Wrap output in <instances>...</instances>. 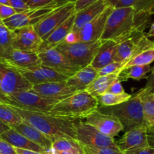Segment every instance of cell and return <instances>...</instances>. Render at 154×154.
Segmentation results:
<instances>
[{
    "instance_id": "obj_1",
    "label": "cell",
    "mask_w": 154,
    "mask_h": 154,
    "mask_svg": "<svg viewBox=\"0 0 154 154\" xmlns=\"http://www.w3.org/2000/svg\"><path fill=\"white\" fill-rule=\"evenodd\" d=\"M151 15L137 12L132 8H114L108 16L101 40H112L117 44L144 33Z\"/></svg>"
},
{
    "instance_id": "obj_2",
    "label": "cell",
    "mask_w": 154,
    "mask_h": 154,
    "mask_svg": "<svg viewBox=\"0 0 154 154\" xmlns=\"http://www.w3.org/2000/svg\"><path fill=\"white\" fill-rule=\"evenodd\" d=\"M11 106L23 120L45 134L51 142L59 138L67 137L76 139L77 123L75 120L55 117L47 113L27 111L12 105Z\"/></svg>"
},
{
    "instance_id": "obj_3",
    "label": "cell",
    "mask_w": 154,
    "mask_h": 154,
    "mask_svg": "<svg viewBox=\"0 0 154 154\" xmlns=\"http://www.w3.org/2000/svg\"><path fill=\"white\" fill-rule=\"evenodd\" d=\"M98 108L97 99L84 90L58 102L47 114L76 120L87 118L90 114L97 111Z\"/></svg>"
},
{
    "instance_id": "obj_4",
    "label": "cell",
    "mask_w": 154,
    "mask_h": 154,
    "mask_svg": "<svg viewBox=\"0 0 154 154\" xmlns=\"http://www.w3.org/2000/svg\"><path fill=\"white\" fill-rule=\"evenodd\" d=\"M98 110L115 116L121 123L125 132L140 126H147L144 120L142 102L139 91L132 95L130 99L123 103L112 107L102 106V110Z\"/></svg>"
},
{
    "instance_id": "obj_5",
    "label": "cell",
    "mask_w": 154,
    "mask_h": 154,
    "mask_svg": "<svg viewBox=\"0 0 154 154\" xmlns=\"http://www.w3.org/2000/svg\"><path fill=\"white\" fill-rule=\"evenodd\" d=\"M101 45L102 40L90 42H79L72 44L63 42L56 48L73 64L82 69L91 64Z\"/></svg>"
},
{
    "instance_id": "obj_6",
    "label": "cell",
    "mask_w": 154,
    "mask_h": 154,
    "mask_svg": "<svg viewBox=\"0 0 154 154\" xmlns=\"http://www.w3.org/2000/svg\"><path fill=\"white\" fill-rule=\"evenodd\" d=\"M113 9L114 7L112 6L107 8L101 14L86 24L78 32H71L66 36L63 42L66 44H72L79 42H90L101 40L107 19Z\"/></svg>"
},
{
    "instance_id": "obj_7",
    "label": "cell",
    "mask_w": 154,
    "mask_h": 154,
    "mask_svg": "<svg viewBox=\"0 0 154 154\" xmlns=\"http://www.w3.org/2000/svg\"><path fill=\"white\" fill-rule=\"evenodd\" d=\"M58 101L46 99L32 91L18 92L7 97L6 103L20 109L48 113Z\"/></svg>"
},
{
    "instance_id": "obj_8",
    "label": "cell",
    "mask_w": 154,
    "mask_h": 154,
    "mask_svg": "<svg viewBox=\"0 0 154 154\" xmlns=\"http://www.w3.org/2000/svg\"><path fill=\"white\" fill-rule=\"evenodd\" d=\"M76 140L81 145L92 148H118L114 138L104 135L85 121H79L77 123Z\"/></svg>"
},
{
    "instance_id": "obj_9",
    "label": "cell",
    "mask_w": 154,
    "mask_h": 154,
    "mask_svg": "<svg viewBox=\"0 0 154 154\" xmlns=\"http://www.w3.org/2000/svg\"><path fill=\"white\" fill-rule=\"evenodd\" d=\"M75 13H76L75 2H70L56 8L44 19L35 24L33 27L42 41H44L54 29Z\"/></svg>"
},
{
    "instance_id": "obj_10",
    "label": "cell",
    "mask_w": 154,
    "mask_h": 154,
    "mask_svg": "<svg viewBox=\"0 0 154 154\" xmlns=\"http://www.w3.org/2000/svg\"><path fill=\"white\" fill-rule=\"evenodd\" d=\"M59 7L60 5L56 4H51L44 7L29 9L21 13L15 14L13 16L3 20L2 22L10 31L14 32L22 27L34 26Z\"/></svg>"
},
{
    "instance_id": "obj_11",
    "label": "cell",
    "mask_w": 154,
    "mask_h": 154,
    "mask_svg": "<svg viewBox=\"0 0 154 154\" xmlns=\"http://www.w3.org/2000/svg\"><path fill=\"white\" fill-rule=\"evenodd\" d=\"M32 84L18 71L2 64L0 93L7 99L8 96L18 92L29 91Z\"/></svg>"
},
{
    "instance_id": "obj_12",
    "label": "cell",
    "mask_w": 154,
    "mask_h": 154,
    "mask_svg": "<svg viewBox=\"0 0 154 154\" xmlns=\"http://www.w3.org/2000/svg\"><path fill=\"white\" fill-rule=\"evenodd\" d=\"M38 54L42 66L51 68L68 77L72 76L81 69L78 66L73 64L56 48H50Z\"/></svg>"
},
{
    "instance_id": "obj_13",
    "label": "cell",
    "mask_w": 154,
    "mask_h": 154,
    "mask_svg": "<svg viewBox=\"0 0 154 154\" xmlns=\"http://www.w3.org/2000/svg\"><path fill=\"white\" fill-rule=\"evenodd\" d=\"M0 63L17 71L30 70L42 65L38 53L17 49L0 57Z\"/></svg>"
},
{
    "instance_id": "obj_14",
    "label": "cell",
    "mask_w": 154,
    "mask_h": 154,
    "mask_svg": "<svg viewBox=\"0 0 154 154\" xmlns=\"http://www.w3.org/2000/svg\"><path fill=\"white\" fill-rule=\"evenodd\" d=\"M42 39L33 26H27L12 32L11 45L13 49L38 54Z\"/></svg>"
},
{
    "instance_id": "obj_15",
    "label": "cell",
    "mask_w": 154,
    "mask_h": 154,
    "mask_svg": "<svg viewBox=\"0 0 154 154\" xmlns=\"http://www.w3.org/2000/svg\"><path fill=\"white\" fill-rule=\"evenodd\" d=\"M86 119L87 123L93 126L104 135L114 138L120 132L123 131L120 120L114 115L97 111H94Z\"/></svg>"
},
{
    "instance_id": "obj_16",
    "label": "cell",
    "mask_w": 154,
    "mask_h": 154,
    "mask_svg": "<svg viewBox=\"0 0 154 154\" xmlns=\"http://www.w3.org/2000/svg\"><path fill=\"white\" fill-rule=\"evenodd\" d=\"M44 98L60 101L78 93V90L64 82H53L33 85L31 90Z\"/></svg>"
},
{
    "instance_id": "obj_17",
    "label": "cell",
    "mask_w": 154,
    "mask_h": 154,
    "mask_svg": "<svg viewBox=\"0 0 154 154\" xmlns=\"http://www.w3.org/2000/svg\"><path fill=\"white\" fill-rule=\"evenodd\" d=\"M147 131V126H140L127 131L118 141H116L117 147L124 153L149 147Z\"/></svg>"
},
{
    "instance_id": "obj_18",
    "label": "cell",
    "mask_w": 154,
    "mask_h": 154,
    "mask_svg": "<svg viewBox=\"0 0 154 154\" xmlns=\"http://www.w3.org/2000/svg\"><path fill=\"white\" fill-rule=\"evenodd\" d=\"M32 85L53 82H64L69 77L51 69L41 65L30 70L18 71Z\"/></svg>"
},
{
    "instance_id": "obj_19",
    "label": "cell",
    "mask_w": 154,
    "mask_h": 154,
    "mask_svg": "<svg viewBox=\"0 0 154 154\" xmlns=\"http://www.w3.org/2000/svg\"><path fill=\"white\" fill-rule=\"evenodd\" d=\"M109 6L111 5L107 0H98L85 8L76 12L72 32H78L86 24L101 14Z\"/></svg>"
},
{
    "instance_id": "obj_20",
    "label": "cell",
    "mask_w": 154,
    "mask_h": 154,
    "mask_svg": "<svg viewBox=\"0 0 154 154\" xmlns=\"http://www.w3.org/2000/svg\"><path fill=\"white\" fill-rule=\"evenodd\" d=\"M75 14L76 13H75L70 17L68 18L60 26H58L56 29H54L47 37L45 40L43 41L38 53L46 51V50L50 49V48H57L60 44L63 42L66 36L72 32L74 22H75Z\"/></svg>"
},
{
    "instance_id": "obj_21",
    "label": "cell",
    "mask_w": 154,
    "mask_h": 154,
    "mask_svg": "<svg viewBox=\"0 0 154 154\" xmlns=\"http://www.w3.org/2000/svg\"><path fill=\"white\" fill-rule=\"evenodd\" d=\"M0 138L8 143L14 148L32 150V151L40 152V153H45V152L48 151L46 149L39 146L38 144L29 140L24 135L17 132L15 129H12V128H10L8 130L3 132L0 135Z\"/></svg>"
},
{
    "instance_id": "obj_22",
    "label": "cell",
    "mask_w": 154,
    "mask_h": 154,
    "mask_svg": "<svg viewBox=\"0 0 154 154\" xmlns=\"http://www.w3.org/2000/svg\"><path fill=\"white\" fill-rule=\"evenodd\" d=\"M117 43L112 40H102V45L90 66L96 70L114 62Z\"/></svg>"
},
{
    "instance_id": "obj_23",
    "label": "cell",
    "mask_w": 154,
    "mask_h": 154,
    "mask_svg": "<svg viewBox=\"0 0 154 154\" xmlns=\"http://www.w3.org/2000/svg\"><path fill=\"white\" fill-rule=\"evenodd\" d=\"M98 77V70L87 66L82 68L72 76L69 77L66 83L71 87L76 89L78 92L86 90L87 87Z\"/></svg>"
},
{
    "instance_id": "obj_24",
    "label": "cell",
    "mask_w": 154,
    "mask_h": 154,
    "mask_svg": "<svg viewBox=\"0 0 154 154\" xmlns=\"http://www.w3.org/2000/svg\"><path fill=\"white\" fill-rule=\"evenodd\" d=\"M12 129H15L17 132L22 134L29 140L38 144L39 146L46 149L47 150H49L51 149L52 142H51V140L45 134L41 132L40 131L38 130L36 128H35L34 126H32L25 120H23L22 123H20L15 127L12 128Z\"/></svg>"
},
{
    "instance_id": "obj_25",
    "label": "cell",
    "mask_w": 154,
    "mask_h": 154,
    "mask_svg": "<svg viewBox=\"0 0 154 154\" xmlns=\"http://www.w3.org/2000/svg\"><path fill=\"white\" fill-rule=\"evenodd\" d=\"M119 80V74H111L105 76L97 77L86 89V91L93 97H99L108 93L111 86Z\"/></svg>"
},
{
    "instance_id": "obj_26",
    "label": "cell",
    "mask_w": 154,
    "mask_h": 154,
    "mask_svg": "<svg viewBox=\"0 0 154 154\" xmlns=\"http://www.w3.org/2000/svg\"><path fill=\"white\" fill-rule=\"evenodd\" d=\"M154 62V42L140 51L124 63L122 71L132 66H147Z\"/></svg>"
},
{
    "instance_id": "obj_27",
    "label": "cell",
    "mask_w": 154,
    "mask_h": 154,
    "mask_svg": "<svg viewBox=\"0 0 154 154\" xmlns=\"http://www.w3.org/2000/svg\"><path fill=\"white\" fill-rule=\"evenodd\" d=\"M51 149L54 151L71 152L74 154H85L82 145L75 138H61L52 142Z\"/></svg>"
},
{
    "instance_id": "obj_28",
    "label": "cell",
    "mask_w": 154,
    "mask_h": 154,
    "mask_svg": "<svg viewBox=\"0 0 154 154\" xmlns=\"http://www.w3.org/2000/svg\"><path fill=\"white\" fill-rule=\"evenodd\" d=\"M139 92L146 123L148 126H154V90L149 92L142 88Z\"/></svg>"
},
{
    "instance_id": "obj_29",
    "label": "cell",
    "mask_w": 154,
    "mask_h": 154,
    "mask_svg": "<svg viewBox=\"0 0 154 154\" xmlns=\"http://www.w3.org/2000/svg\"><path fill=\"white\" fill-rule=\"evenodd\" d=\"M130 7L135 11L154 14V0H119L115 8Z\"/></svg>"
},
{
    "instance_id": "obj_30",
    "label": "cell",
    "mask_w": 154,
    "mask_h": 154,
    "mask_svg": "<svg viewBox=\"0 0 154 154\" xmlns=\"http://www.w3.org/2000/svg\"><path fill=\"white\" fill-rule=\"evenodd\" d=\"M151 69L150 65L132 66L124 69L119 74V80L120 81H127L129 79L140 81L144 78H147V73L151 71Z\"/></svg>"
},
{
    "instance_id": "obj_31",
    "label": "cell",
    "mask_w": 154,
    "mask_h": 154,
    "mask_svg": "<svg viewBox=\"0 0 154 154\" xmlns=\"http://www.w3.org/2000/svg\"><path fill=\"white\" fill-rule=\"evenodd\" d=\"M0 120L10 128L22 123L23 119L9 104L0 102Z\"/></svg>"
},
{
    "instance_id": "obj_32",
    "label": "cell",
    "mask_w": 154,
    "mask_h": 154,
    "mask_svg": "<svg viewBox=\"0 0 154 154\" xmlns=\"http://www.w3.org/2000/svg\"><path fill=\"white\" fill-rule=\"evenodd\" d=\"M132 95L127 93H123L121 94H114V93H106L97 98L99 104L103 107H112L120 105L126 102L131 98Z\"/></svg>"
},
{
    "instance_id": "obj_33",
    "label": "cell",
    "mask_w": 154,
    "mask_h": 154,
    "mask_svg": "<svg viewBox=\"0 0 154 154\" xmlns=\"http://www.w3.org/2000/svg\"><path fill=\"white\" fill-rule=\"evenodd\" d=\"M12 32L10 31L0 19V57L13 50L11 45Z\"/></svg>"
},
{
    "instance_id": "obj_34",
    "label": "cell",
    "mask_w": 154,
    "mask_h": 154,
    "mask_svg": "<svg viewBox=\"0 0 154 154\" xmlns=\"http://www.w3.org/2000/svg\"><path fill=\"white\" fill-rule=\"evenodd\" d=\"M123 67V63L113 62L107 65L102 69L98 70V77L105 76V75H111V74H120L122 72Z\"/></svg>"
},
{
    "instance_id": "obj_35",
    "label": "cell",
    "mask_w": 154,
    "mask_h": 154,
    "mask_svg": "<svg viewBox=\"0 0 154 154\" xmlns=\"http://www.w3.org/2000/svg\"><path fill=\"white\" fill-rule=\"evenodd\" d=\"M85 154H124L117 147H103V148H92L83 146Z\"/></svg>"
},
{
    "instance_id": "obj_36",
    "label": "cell",
    "mask_w": 154,
    "mask_h": 154,
    "mask_svg": "<svg viewBox=\"0 0 154 154\" xmlns=\"http://www.w3.org/2000/svg\"><path fill=\"white\" fill-rule=\"evenodd\" d=\"M8 5L11 6L16 13H21L29 10L26 0H8Z\"/></svg>"
},
{
    "instance_id": "obj_37",
    "label": "cell",
    "mask_w": 154,
    "mask_h": 154,
    "mask_svg": "<svg viewBox=\"0 0 154 154\" xmlns=\"http://www.w3.org/2000/svg\"><path fill=\"white\" fill-rule=\"evenodd\" d=\"M54 1L55 0H26V4L29 6V8L34 9L37 8L44 7V6L51 4H55Z\"/></svg>"
},
{
    "instance_id": "obj_38",
    "label": "cell",
    "mask_w": 154,
    "mask_h": 154,
    "mask_svg": "<svg viewBox=\"0 0 154 154\" xmlns=\"http://www.w3.org/2000/svg\"><path fill=\"white\" fill-rule=\"evenodd\" d=\"M15 14H17L16 11L11 6L8 5L0 4V19L2 20L13 16Z\"/></svg>"
},
{
    "instance_id": "obj_39",
    "label": "cell",
    "mask_w": 154,
    "mask_h": 154,
    "mask_svg": "<svg viewBox=\"0 0 154 154\" xmlns=\"http://www.w3.org/2000/svg\"><path fill=\"white\" fill-rule=\"evenodd\" d=\"M0 154H17L14 147L0 138Z\"/></svg>"
},
{
    "instance_id": "obj_40",
    "label": "cell",
    "mask_w": 154,
    "mask_h": 154,
    "mask_svg": "<svg viewBox=\"0 0 154 154\" xmlns=\"http://www.w3.org/2000/svg\"><path fill=\"white\" fill-rule=\"evenodd\" d=\"M97 1L98 0H76L75 2V11H79Z\"/></svg>"
},
{
    "instance_id": "obj_41",
    "label": "cell",
    "mask_w": 154,
    "mask_h": 154,
    "mask_svg": "<svg viewBox=\"0 0 154 154\" xmlns=\"http://www.w3.org/2000/svg\"><path fill=\"white\" fill-rule=\"evenodd\" d=\"M108 93H114V94H121V93H125L123 86L121 84V81L120 80H117V81H115L111 86V87L108 90Z\"/></svg>"
},
{
    "instance_id": "obj_42",
    "label": "cell",
    "mask_w": 154,
    "mask_h": 154,
    "mask_svg": "<svg viewBox=\"0 0 154 154\" xmlns=\"http://www.w3.org/2000/svg\"><path fill=\"white\" fill-rule=\"evenodd\" d=\"M144 89L149 92L154 90V66L151 69L150 75L147 77V83Z\"/></svg>"
},
{
    "instance_id": "obj_43",
    "label": "cell",
    "mask_w": 154,
    "mask_h": 154,
    "mask_svg": "<svg viewBox=\"0 0 154 154\" xmlns=\"http://www.w3.org/2000/svg\"><path fill=\"white\" fill-rule=\"evenodd\" d=\"M147 135L149 147L154 150V126H147Z\"/></svg>"
},
{
    "instance_id": "obj_44",
    "label": "cell",
    "mask_w": 154,
    "mask_h": 154,
    "mask_svg": "<svg viewBox=\"0 0 154 154\" xmlns=\"http://www.w3.org/2000/svg\"><path fill=\"white\" fill-rule=\"evenodd\" d=\"M154 150L150 147H144V148L138 149V150H132V151L127 152L124 154H153Z\"/></svg>"
},
{
    "instance_id": "obj_45",
    "label": "cell",
    "mask_w": 154,
    "mask_h": 154,
    "mask_svg": "<svg viewBox=\"0 0 154 154\" xmlns=\"http://www.w3.org/2000/svg\"><path fill=\"white\" fill-rule=\"evenodd\" d=\"M15 151H16L17 154H50L49 150L45 153H40V152H35V151H32V150H22V149H18L14 148Z\"/></svg>"
},
{
    "instance_id": "obj_46",
    "label": "cell",
    "mask_w": 154,
    "mask_h": 154,
    "mask_svg": "<svg viewBox=\"0 0 154 154\" xmlns=\"http://www.w3.org/2000/svg\"><path fill=\"white\" fill-rule=\"evenodd\" d=\"M9 129H10V127H9L8 126H7L6 124H5L4 123H2V122L0 120V135H1L3 132H6L7 130H8Z\"/></svg>"
},
{
    "instance_id": "obj_47",
    "label": "cell",
    "mask_w": 154,
    "mask_h": 154,
    "mask_svg": "<svg viewBox=\"0 0 154 154\" xmlns=\"http://www.w3.org/2000/svg\"><path fill=\"white\" fill-rule=\"evenodd\" d=\"M75 1H76V0H55V1H54V3L60 6L66 4V3L68 2H75Z\"/></svg>"
},
{
    "instance_id": "obj_48",
    "label": "cell",
    "mask_w": 154,
    "mask_h": 154,
    "mask_svg": "<svg viewBox=\"0 0 154 154\" xmlns=\"http://www.w3.org/2000/svg\"><path fill=\"white\" fill-rule=\"evenodd\" d=\"M146 35L148 38L154 37V22L151 24L150 29H149V32L146 34Z\"/></svg>"
},
{
    "instance_id": "obj_49",
    "label": "cell",
    "mask_w": 154,
    "mask_h": 154,
    "mask_svg": "<svg viewBox=\"0 0 154 154\" xmlns=\"http://www.w3.org/2000/svg\"><path fill=\"white\" fill-rule=\"evenodd\" d=\"M107 1L109 2V4L111 5V6H112V7L115 8L116 5H117V4L118 3L119 0H107Z\"/></svg>"
},
{
    "instance_id": "obj_50",
    "label": "cell",
    "mask_w": 154,
    "mask_h": 154,
    "mask_svg": "<svg viewBox=\"0 0 154 154\" xmlns=\"http://www.w3.org/2000/svg\"><path fill=\"white\" fill-rule=\"evenodd\" d=\"M0 102H3V103H6L7 102V99L2 93H0Z\"/></svg>"
},
{
    "instance_id": "obj_51",
    "label": "cell",
    "mask_w": 154,
    "mask_h": 154,
    "mask_svg": "<svg viewBox=\"0 0 154 154\" xmlns=\"http://www.w3.org/2000/svg\"><path fill=\"white\" fill-rule=\"evenodd\" d=\"M55 153L57 154H74L71 153V152H66V151H58V152H55Z\"/></svg>"
},
{
    "instance_id": "obj_52",
    "label": "cell",
    "mask_w": 154,
    "mask_h": 154,
    "mask_svg": "<svg viewBox=\"0 0 154 154\" xmlns=\"http://www.w3.org/2000/svg\"><path fill=\"white\" fill-rule=\"evenodd\" d=\"M0 4L8 5V0H0Z\"/></svg>"
},
{
    "instance_id": "obj_53",
    "label": "cell",
    "mask_w": 154,
    "mask_h": 154,
    "mask_svg": "<svg viewBox=\"0 0 154 154\" xmlns=\"http://www.w3.org/2000/svg\"><path fill=\"white\" fill-rule=\"evenodd\" d=\"M2 64L0 63V83H1V78H2Z\"/></svg>"
},
{
    "instance_id": "obj_54",
    "label": "cell",
    "mask_w": 154,
    "mask_h": 154,
    "mask_svg": "<svg viewBox=\"0 0 154 154\" xmlns=\"http://www.w3.org/2000/svg\"><path fill=\"white\" fill-rule=\"evenodd\" d=\"M49 152H50V154H57V153H55V152L54 151V150H52V149H51V150H49Z\"/></svg>"
},
{
    "instance_id": "obj_55",
    "label": "cell",
    "mask_w": 154,
    "mask_h": 154,
    "mask_svg": "<svg viewBox=\"0 0 154 154\" xmlns=\"http://www.w3.org/2000/svg\"><path fill=\"white\" fill-rule=\"evenodd\" d=\"M153 42H154V40H153Z\"/></svg>"
},
{
    "instance_id": "obj_56",
    "label": "cell",
    "mask_w": 154,
    "mask_h": 154,
    "mask_svg": "<svg viewBox=\"0 0 154 154\" xmlns=\"http://www.w3.org/2000/svg\"><path fill=\"white\" fill-rule=\"evenodd\" d=\"M153 154H154V153H153Z\"/></svg>"
}]
</instances>
